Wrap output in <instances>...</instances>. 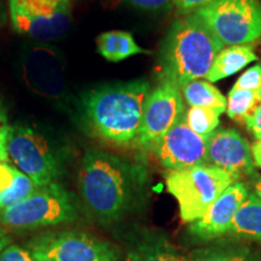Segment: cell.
Instances as JSON below:
<instances>
[{
  "label": "cell",
  "mask_w": 261,
  "mask_h": 261,
  "mask_svg": "<svg viewBox=\"0 0 261 261\" xmlns=\"http://www.w3.org/2000/svg\"><path fill=\"white\" fill-rule=\"evenodd\" d=\"M146 171L142 166L99 149L85 152L79 191L85 208L102 224H115L143 201Z\"/></svg>",
  "instance_id": "cell-1"
},
{
  "label": "cell",
  "mask_w": 261,
  "mask_h": 261,
  "mask_svg": "<svg viewBox=\"0 0 261 261\" xmlns=\"http://www.w3.org/2000/svg\"><path fill=\"white\" fill-rule=\"evenodd\" d=\"M145 79L102 85L83 94L80 113L87 129L115 145H136L146 97Z\"/></svg>",
  "instance_id": "cell-2"
},
{
  "label": "cell",
  "mask_w": 261,
  "mask_h": 261,
  "mask_svg": "<svg viewBox=\"0 0 261 261\" xmlns=\"http://www.w3.org/2000/svg\"><path fill=\"white\" fill-rule=\"evenodd\" d=\"M221 41L195 12L175 19L163 39L159 57L160 83L181 90L190 81L207 76Z\"/></svg>",
  "instance_id": "cell-3"
},
{
  "label": "cell",
  "mask_w": 261,
  "mask_h": 261,
  "mask_svg": "<svg viewBox=\"0 0 261 261\" xmlns=\"http://www.w3.org/2000/svg\"><path fill=\"white\" fill-rule=\"evenodd\" d=\"M238 179L211 165L171 171L166 177L167 190L179 204L184 223L200 219L208 207Z\"/></svg>",
  "instance_id": "cell-4"
},
{
  "label": "cell",
  "mask_w": 261,
  "mask_h": 261,
  "mask_svg": "<svg viewBox=\"0 0 261 261\" xmlns=\"http://www.w3.org/2000/svg\"><path fill=\"white\" fill-rule=\"evenodd\" d=\"M9 162L37 187L57 182L63 173L62 155L45 133L28 125H11L6 143Z\"/></svg>",
  "instance_id": "cell-5"
},
{
  "label": "cell",
  "mask_w": 261,
  "mask_h": 261,
  "mask_svg": "<svg viewBox=\"0 0 261 261\" xmlns=\"http://www.w3.org/2000/svg\"><path fill=\"white\" fill-rule=\"evenodd\" d=\"M77 217L73 196L58 182L39 187L23 201L0 212V225L10 230L56 226Z\"/></svg>",
  "instance_id": "cell-6"
},
{
  "label": "cell",
  "mask_w": 261,
  "mask_h": 261,
  "mask_svg": "<svg viewBox=\"0 0 261 261\" xmlns=\"http://www.w3.org/2000/svg\"><path fill=\"white\" fill-rule=\"evenodd\" d=\"M195 14L223 45H249L261 38L260 0H217Z\"/></svg>",
  "instance_id": "cell-7"
},
{
  "label": "cell",
  "mask_w": 261,
  "mask_h": 261,
  "mask_svg": "<svg viewBox=\"0 0 261 261\" xmlns=\"http://www.w3.org/2000/svg\"><path fill=\"white\" fill-rule=\"evenodd\" d=\"M71 8L73 0H9L12 27L37 41L63 37L71 25Z\"/></svg>",
  "instance_id": "cell-8"
},
{
  "label": "cell",
  "mask_w": 261,
  "mask_h": 261,
  "mask_svg": "<svg viewBox=\"0 0 261 261\" xmlns=\"http://www.w3.org/2000/svg\"><path fill=\"white\" fill-rule=\"evenodd\" d=\"M27 248L34 261H120L113 244L76 231L39 234Z\"/></svg>",
  "instance_id": "cell-9"
},
{
  "label": "cell",
  "mask_w": 261,
  "mask_h": 261,
  "mask_svg": "<svg viewBox=\"0 0 261 261\" xmlns=\"http://www.w3.org/2000/svg\"><path fill=\"white\" fill-rule=\"evenodd\" d=\"M182 116L184 100L181 91L172 85L160 83L146 97L136 145L152 151Z\"/></svg>",
  "instance_id": "cell-10"
},
{
  "label": "cell",
  "mask_w": 261,
  "mask_h": 261,
  "mask_svg": "<svg viewBox=\"0 0 261 261\" xmlns=\"http://www.w3.org/2000/svg\"><path fill=\"white\" fill-rule=\"evenodd\" d=\"M208 139L210 137L195 133L182 116L160 140L152 151L163 167L169 171H178L205 165Z\"/></svg>",
  "instance_id": "cell-11"
},
{
  "label": "cell",
  "mask_w": 261,
  "mask_h": 261,
  "mask_svg": "<svg viewBox=\"0 0 261 261\" xmlns=\"http://www.w3.org/2000/svg\"><path fill=\"white\" fill-rule=\"evenodd\" d=\"M22 73L33 92L48 99H60L64 92V63L57 50L35 46L24 54Z\"/></svg>",
  "instance_id": "cell-12"
},
{
  "label": "cell",
  "mask_w": 261,
  "mask_h": 261,
  "mask_svg": "<svg viewBox=\"0 0 261 261\" xmlns=\"http://www.w3.org/2000/svg\"><path fill=\"white\" fill-rule=\"evenodd\" d=\"M248 189L237 181L228 187L212 203L200 219L191 223L190 234L202 242H210L227 234L238 208L248 197Z\"/></svg>",
  "instance_id": "cell-13"
},
{
  "label": "cell",
  "mask_w": 261,
  "mask_h": 261,
  "mask_svg": "<svg viewBox=\"0 0 261 261\" xmlns=\"http://www.w3.org/2000/svg\"><path fill=\"white\" fill-rule=\"evenodd\" d=\"M205 165L215 166L240 179L241 175H253L252 148L237 130H215L208 139Z\"/></svg>",
  "instance_id": "cell-14"
},
{
  "label": "cell",
  "mask_w": 261,
  "mask_h": 261,
  "mask_svg": "<svg viewBox=\"0 0 261 261\" xmlns=\"http://www.w3.org/2000/svg\"><path fill=\"white\" fill-rule=\"evenodd\" d=\"M128 261H190L161 233L146 232L133 243Z\"/></svg>",
  "instance_id": "cell-15"
},
{
  "label": "cell",
  "mask_w": 261,
  "mask_h": 261,
  "mask_svg": "<svg viewBox=\"0 0 261 261\" xmlns=\"http://www.w3.org/2000/svg\"><path fill=\"white\" fill-rule=\"evenodd\" d=\"M255 61H257V56L250 45L227 46L217 55L205 79L210 83H217L225 77L232 76Z\"/></svg>",
  "instance_id": "cell-16"
},
{
  "label": "cell",
  "mask_w": 261,
  "mask_h": 261,
  "mask_svg": "<svg viewBox=\"0 0 261 261\" xmlns=\"http://www.w3.org/2000/svg\"><path fill=\"white\" fill-rule=\"evenodd\" d=\"M96 44L100 56L110 62H120L136 55L151 54V51L140 47L130 33L123 31L100 33Z\"/></svg>",
  "instance_id": "cell-17"
},
{
  "label": "cell",
  "mask_w": 261,
  "mask_h": 261,
  "mask_svg": "<svg viewBox=\"0 0 261 261\" xmlns=\"http://www.w3.org/2000/svg\"><path fill=\"white\" fill-rule=\"evenodd\" d=\"M227 234L261 242V201L255 194L248 195L238 208Z\"/></svg>",
  "instance_id": "cell-18"
},
{
  "label": "cell",
  "mask_w": 261,
  "mask_h": 261,
  "mask_svg": "<svg viewBox=\"0 0 261 261\" xmlns=\"http://www.w3.org/2000/svg\"><path fill=\"white\" fill-rule=\"evenodd\" d=\"M190 261H261L249 247L241 243H217L198 248L189 255Z\"/></svg>",
  "instance_id": "cell-19"
},
{
  "label": "cell",
  "mask_w": 261,
  "mask_h": 261,
  "mask_svg": "<svg viewBox=\"0 0 261 261\" xmlns=\"http://www.w3.org/2000/svg\"><path fill=\"white\" fill-rule=\"evenodd\" d=\"M185 102L190 107L211 108L223 114L226 112L227 99L214 85L205 80H194L180 90Z\"/></svg>",
  "instance_id": "cell-20"
},
{
  "label": "cell",
  "mask_w": 261,
  "mask_h": 261,
  "mask_svg": "<svg viewBox=\"0 0 261 261\" xmlns=\"http://www.w3.org/2000/svg\"><path fill=\"white\" fill-rule=\"evenodd\" d=\"M259 102V91L231 89L227 97L226 113L230 119L240 123H246Z\"/></svg>",
  "instance_id": "cell-21"
},
{
  "label": "cell",
  "mask_w": 261,
  "mask_h": 261,
  "mask_svg": "<svg viewBox=\"0 0 261 261\" xmlns=\"http://www.w3.org/2000/svg\"><path fill=\"white\" fill-rule=\"evenodd\" d=\"M38 188L31 178L14 167V181L4 191H0V212L23 201Z\"/></svg>",
  "instance_id": "cell-22"
},
{
  "label": "cell",
  "mask_w": 261,
  "mask_h": 261,
  "mask_svg": "<svg viewBox=\"0 0 261 261\" xmlns=\"http://www.w3.org/2000/svg\"><path fill=\"white\" fill-rule=\"evenodd\" d=\"M220 114L211 108L191 107L184 115L185 122L195 133L211 137L219 125Z\"/></svg>",
  "instance_id": "cell-23"
},
{
  "label": "cell",
  "mask_w": 261,
  "mask_h": 261,
  "mask_svg": "<svg viewBox=\"0 0 261 261\" xmlns=\"http://www.w3.org/2000/svg\"><path fill=\"white\" fill-rule=\"evenodd\" d=\"M113 4H126L143 11H166V10L172 9L173 2L172 0H109Z\"/></svg>",
  "instance_id": "cell-24"
},
{
  "label": "cell",
  "mask_w": 261,
  "mask_h": 261,
  "mask_svg": "<svg viewBox=\"0 0 261 261\" xmlns=\"http://www.w3.org/2000/svg\"><path fill=\"white\" fill-rule=\"evenodd\" d=\"M233 89L261 91V63L244 71L233 85Z\"/></svg>",
  "instance_id": "cell-25"
},
{
  "label": "cell",
  "mask_w": 261,
  "mask_h": 261,
  "mask_svg": "<svg viewBox=\"0 0 261 261\" xmlns=\"http://www.w3.org/2000/svg\"><path fill=\"white\" fill-rule=\"evenodd\" d=\"M8 112H6L4 104L0 100V161L9 163L8 152H6V143H8V137L10 132Z\"/></svg>",
  "instance_id": "cell-26"
},
{
  "label": "cell",
  "mask_w": 261,
  "mask_h": 261,
  "mask_svg": "<svg viewBox=\"0 0 261 261\" xmlns=\"http://www.w3.org/2000/svg\"><path fill=\"white\" fill-rule=\"evenodd\" d=\"M0 261H34L28 250L8 243L0 249Z\"/></svg>",
  "instance_id": "cell-27"
},
{
  "label": "cell",
  "mask_w": 261,
  "mask_h": 261,
  "mask_svg": "<svg viewBox=\"0 0 261 261\" xmlns=\"http://www.w3.org/2000/svg\"><path fill=\"white\" fill-rule=\"evenodd\" d=\"M244 125L247 126V128L250 132H253L256 139L261 138V91H259V102H257V106L253 110V113L250 114V116L248 117Z\"/></svg>",
  "instance_id": "cell-28"
},
{
  "label": "cell",
  "mask_w": 261,
  "mask_h": 261,
  "mask_svg": "<svg viewBox=\"0 0 261 261\" xmlns=\"http://www.w3.org/2000/svg\"><path fill=\"white\" fill-rule=\"evenodd\" d=\"M173 5L177 6L184 14H191L196 12L204 6L212 4V3L217 2V0H172Z\"/></svg>",
  "instance_id": "cell-29"
},
{
  "label": "cell",
  "mask_w": 261,
  "mask_h": 261,
  "mask_svg": "<svg viewBox=\"0 0 261 261\" xmlns=\"http://www.w3.org/2000/svg\"><path fill=\"white\" fill-rule=\"evenodd\" d=\"M252 156H253L254 165H255L256 167L261 168V138L256 139V142L253 144Z\"/></svg>",
  "instance_id": "cell-30"
},
{
  "label": "cell",
  "mask_w": 261,
  "mask_h": 261,
  "mask_svg": "<svg viewBox=\"0 0 261 261\" xmlns=\"http://www.w3.org/2000/svg\"><path fill=\"white\" fill-rule=\"evenodd\" d=\"M8 237H6V234L4 232V227L0 225V249H2L3 247L6 246L8 244Z\"/></svg>",
  "instance_id": "cell-31"
},
{
  "label": "cell",
  "mask_w": 261,
  "mask_h": 261,
  "mask_svg": "<svg viewBox=\"0 0 261 261\" xmlns=\"http://www.w3.org/2000/svg\"><path fill=\"white\" fill-rule=\"evenodd\" d=\"M254 194H255L256 197L261 201V177L257 179L255 185H254Z\"/></svg>",
  "instance_id": "cell-32"
}]
</instances>
